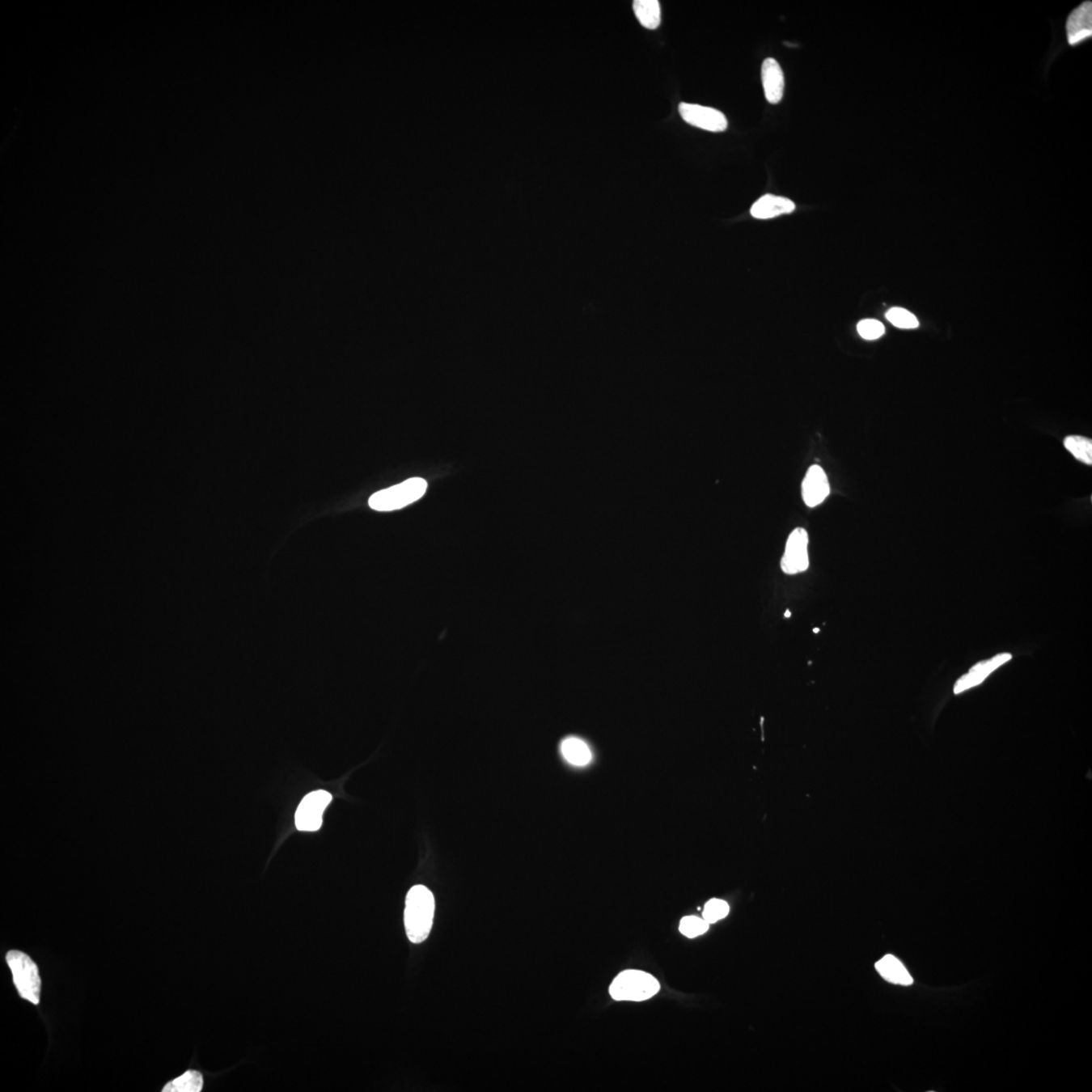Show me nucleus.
Returning <instances> with one entry per match:
<instances>
[{"instance_id": "f257e3e1", "label": "nucleus", "mask_w": 1092, "mask_h": 1092, "mask_svg": "<svg viewBox=\"0 0 1092 1092\" xmlns=\"http://www.w3.org/2000/svg\"><path fill=\"white\" fill-rule=\"evenodd\" d=\"M435 912L432 892L423 885H416L407 894L404 921L408 940L414 944L424 942L430 934Z\"/></svg>"}, {"instance_id": "f03ea898", "label": "nucleus", "mask_w": 1092, "mask_h": 1092, "mask_svg": "<svg viewBox=\"0 0 1092 1092\" xmlns=\"http://www.w3.org/2000/svg\"><path fill=\"white\" fill-rule=\"evenodd\" d=\"M661 985L653 975L641 970H625L615 977L609 987L616 1001H645L658 993Z\"/></svg>"}, {"instance_id": "7ed1b4c3", "label": "nucleus", "mask_w": 1092, "mask_h": 1092, "mask_svg": "<svg viewBox=\"0 0 1092 1092\" xmlns=\"http://www.w3.org/2000/svg\"><path fill=\"white\" fill-rule=\"evenodd\" d=\"M427 487L426 480L421 477H413L394 487L375 493L370 497L368 505L375 511H395L421 499L426 493Z\"/></svg>"}, {"instance_id": "20e7f679", "label": "nucleus", "mask_w": 1092, "mask_h": 1092, "mask_svg": "<svg viewBox=\"0 0 1092 1092\" xmlns=\"http://www.w3.org/2000/svg\"><path fill=\"white\" fill-rule=\"evenodd\" d=\"M6 962L20 997L38 1005L40 993L38 966L27 954L19 950H10L6 954Z\"/></svg>"}, {"instance_id": "39448f33", "label": "nucleus", "mask_w": 1092, "mask_h": 1092, "mask_svg": "<svg viewBox=\"0 0 1092 1092\" xmlns=\"http://www.w3.org/2000/svg\"><path fill=\"white\" fill-rule=\"evenodd\" d=\"M1065 46L1078 48L1092 39V2L1084 0L1067 15L1064 22Z\"/></svg>"}, {"instance_id": "423d86ee", "label": "nucleus", "mask_w": 1092, "mask_h": 1092, "mask_svg": "<svg viewBox=\"0 0 1092 1092\" xmlns=\"http://www.w3.org/2000/svg\"><path fill=\"white\" fill-rule=\"evenodd\" d=\"M332 801L325 790H317L303 797L295 811V827L301 832H315L321 828L323 813Z\"/></svg>"}, {"instance_id": "0eeeda50", "label": "nucleus", "mask_w": 1092, "mask_h": 1092, "mask_svg": "<svg viewBox=\"0 0 1092 1092\" xmlns=\"http://www.w3.org/2000/svg\"><path fill=\"white\" fill-rule=\"evenodd\" d=\"M808 566V533L804 528H796L788 537L781 568L785 574H796L805 572Z\"/></svg>"}, {"instance_id": "6e6552de", "label": "nucleus", "mask_w": 1092, "mask_h": 1092, "mask_svg": "<svg viewBox=\"0 0 1092 1092\" xmlns=\"http://www.w3.org/2000/svg\"><path fill=\"white\" fill-rule=\"evenodd\" d=\"M679 112L686 123L708 132H724L728 127L726 116L713 108L682 103L679 105Z\"/></svg>"}, {"instance_id": "1a4fd4ad", "label": "nucleus", "mask_w": 1092, "mask_h": 1092, "mask_svg": "<svg viewBox=\"0 0 1092 1092\" xmlns=\"http://www.w3.org/2000/svg\"><path fill=\"white\" fill-rule=\"evenodd\" d=\"M831 492L827 473L819 465L809 468L802 481V497L808 507L815 508L827 499Z\"/></svg>"}, {"instance_id": "9d476101", "label": "nucleus", "mask_w": 1092, "mask_h": 1092, "mask_svg": "<svg viewBox=\"0 0 1092 1092\" xmlns=\"http://www.w3.org/2000/svg\"><path fill=\"white\" fill-rule=\"evenodd\" d=\"M1009 659H1011L1010 654H997V657H994L993 658L988 659V661L977 663L976 666H974L972 669L969 671V673L963 675V677L959 679L957 683L954 684V693L960 694L962 692L970 689V688L978 686L979 684L984 681L993 671L1002 666L1003 663L1009 662Z\"/></svg>"}, {"instance_id": "9b49d317", "label": "nucleus", "mask_w": 1092, "mask_h": 1092, "mask_svg": "<svg viewBox=\"0 0 1092 1092\" xmlns=\"http://www.w3.org/2000/svg\"><path fill=\"white\" fill-rule=\"evenodd\" d=\"M762 83L768 103L776 104L782 100L784 95V73L780 64L775 59L768 58L762 65Z\"/></svg>"}, {"instance_id": "f8f14e48", "label": "nucleus", "mask_w": 1092, "mask_h": 1092, "mask_svg": "<svg viewBox=\"0 0 1092 1092\" xmlns=\"http://www.w3.org/2000/svg\"><path fill=\"white\" fill-rule=\"evenodd\" d=\"M796 209L794 202L789 198L774 196V194H766L760 197L758 201L752 205L751 209V216L760 220H768V218H776L781 214H791Z\"/></svg>"}, {"instance_id": "ddd939ff", "label": "nucleus", "mask_w": 1092, "mask_h": 1092, "mask_svg": "<svg viewBox=\"0 0 1092 1092\" xmlns=\"http://www.w3.org/2000/svg\"><path fill=\"white\" fill-rule=\"evenodd\" d=\"M875 968L882 978L892 984L908 986L913 983L908 971L893 954H886L876 963Z\"/></svg>"}, {"instance_id": "4468645a", "label": "nucleus", "mask_w": 1092, "mask_h": 1092, "mask_svg": "<svg viewBox=\"0 0 1092 1092\" xmlns=\"http://www.w3.org/2000/svg\"><path fill=\"white\" fill-rule=\"evenodd\" d=\"M633 11L643 28L655 30L661 24V6L658 0H635Z\"/></svg>"}, {"instance_id": "2eb2a0df", "label": "nucleus", "mask_w": 1092, "mask_h": 1092, "mask_svg": "<svg viewBox=\"0 0 1092 1092\" xmlns=\"http://www.w3.org/2000/svg\"><path fill=\"white\" fill-rule=\"evenodd\" d=\"M561 748L565 759L574 766H585L592 758L589 747L580 739H565Z\"/></svg>"}, {"instance_id": "dca6fc26", "label": "nucleus", "mask_w": 1092, "mask_h": 1092, "mask_svg": "<svg viewBox=\"0 0 1092 1092\" xmlns=\"http://www.w3.org/2000/svg\"><path fill=\"white\" fill-rule=\"evenodd\" d=\"M202 1086H204V1080H202V1076L200 1072L189 1070L186 1071L185 1073L180 1076V1077L166 1084L162 1091L200 1092Z\"/></svg>"}, {"instance_id": "f3484780", "label": "nucleus", "mask_w": 1092, "mask_h": 1092, "mask_svg": "<svg viewBox=\"0 0 1092 1092\" xmlns=\"http://www.w3.org/2000/svg\"><path fill=\"white\" fill-rule=\"evenodd\" d=\"M1067 451L1076 459L1088 465L1092 463V441L1083 436H1068L1064 440Z\"/></svg>"}, {"instance_id": "a211bd4d", "label": "nucleus", "mask_w": 1092, "mask_h": 1092, "mask_svg": "<svg viewBox=\"0 0 1092 1092\" xmlns=\"http://www.w3.org/2000/svg\"><path fill=\"white\" fill-rule=\"evenodd\" d=\"M886 318L892 325L900 329H916L920 326L916 315L902 307H892L886 313Z\"/></svg>"}, {"instance_id": "6ab92c4d", "label": "nucleus", "mask_w": 1092, "mask_h": 1092, "mask_svg": "<svg viewBox=\"0 0 1092 1092\" xmlns=\"http://www.w3.org/2000/svg\"><path fill=\"white\" fill-rule=\"evenodd\" d=\"M679 929L684 936L694 938L705 933L709 929V924L704 918L685 916L679 921Z\"/></svg>"}, {"instance_id": "aec40b11", "label": "nucleus", "mask_w": 1092, "mask_h": 1092, "mask_svg": "<svg viewBox=\"0 0 1092 1092\" xmlns=\"http://www.w3.org/2000/svg\"><path fill=\"white\" fill-rule=\"evenodd\" d=\"M730 912V905L722 899H711L707 902L704 908L703 918L708 924H715L720 920H723Z\"/></svg>"}, {"instance_id": "412c9836", "label": "nucleus", "mask_w": 1092, "mask_h": 1092, "mask_svg": "<svg viewBox=\"0 0 1092 1092\" xmlns=\"http://www.w3.org/2000/svg\"><path fill=\"white\" fill-rule=\"evenodd\" d=\"M857 330L861 337L866 340L879 339L885 333L883 324L874 319L861 320L857 324Z\"/></svg>"}, {"instance_id": "4be33fe9", "label": "nucleus", "mask_w": 1092, "mask_h": 1092, "mask_svg": "<svg viewBox=\"0 0 1092 1092\" xmlns=\"http://www.w3.org/2000/svg\"><path fill=\"white\" fill-rule=\"evenodd\" d=\"M790 616H791V612H790V611L787 610L786 612H785V617L789 618V617H790Z\"/></svg>"}, {"instance_id": "5701e85b", "label": "nucleus", "mask_w": 1092, "mask_h": 1092, "mask_svg": "<svg viewBox=\"0 0 1092 1092\" xmlns=\"http://www.w3.org/2000/svg\"><path fill=\"white\" fill-rule=\"evenodd\" d=\"M815 633H819V629H815Z\"/></svg>"}]
</instances>
